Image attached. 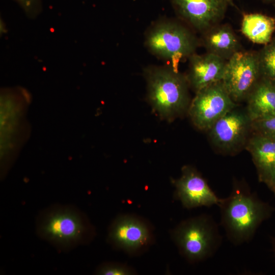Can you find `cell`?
<instances>
[{"instance_id":"obj_17","label":"cell","mask_w":275,"mask_h":275,"mask_svg":"<svg viewBox=\"0 0 275 275\" xmlns=\"http://www.w3.org/2000/svg\"><path fill=\"white\" fill-rule=\"evenodd\" d=\"M257 55L260 75L275 85V40L266 44Z\"/></svg>"},{"instance_id":"obj_8","label":"cell","mask_w":275,"mask_h":275,"mask_svg":"<svg viewBox=\"0 0 275 275\" xmlns=\"http://www.w3.org/2000/svg\"><path fill=\"white\" fill-rule=\"evenodd\" d=\"M108 240L115 248L135 253L149 246L153 236L149 225L144 220L123 215L117 217L111 225Z\"/></svg>"},{"instance_id":"obj_19","label":"cell","mask_w":275,"mask_h":275,"mask_svg":"<svg viewBox=\"0 0 275 275\" xmlns=\"http://www.w3.org/2000/svg\"><path fill=\"white\" fill-rule=\"evenodd\" d=\"M133 273V270L129 267L114 262L104 263L96 271V274L99 275H130Z\"/></svg>"},{"instance_id":"obj_13","label":"cell","mask_w":275,"mask_h":275,"mask_svg":"<svg viewBox=\"0 0 275 275\" xmlns=\"http://www.w3.org/2000/svg\"><path fill=\"white\" fill-rule=\"evenodd\" d=\"M248 149L259 181L271 190L275 184V140L255 134L250 139Z\"/></svg>"},{"instance_id":"obj_9","label":"cell","mask_w":275,"mask_h":275,"mask_svg":"<svg viewBox=\"0 0 275 275\" xmlns=\"http://www.w3.org/2000/svg\"><path fill=\"white\" fill-rule=\"evenodd\" d=\"M174 184L176 199L187 209L218 206L221 201L206 180L190 166L182 168L181 177Z\"/></svg>"},{"instance_id":"obj_20","label":"cell","mask_w":275,"mask_h":275,"mask_svg":"<svg viewBox=\"0 0 275 275\" xmlns=\"http://www.w3.org/2000/svg\"><path fill=\"white\" fill-rule=\"evenodd\" d=\"M30 18L37 17L42 10L41 0H14Z\"/></svg>"},{"instance_id":"obj_24","label":"cell","mask_w":275,"mask_h":275,"mask_svg":"<svg viewBox=\"0 0 275 275\" xmlns=\"http://www.w3.org/2000/svg\"><path fill=\"white\" fill-rule=\"evenodd\" d=\"M264 2H275V0H263Z\"/></svg>"},{"instance_id":"obj_22","label":"cell","mask_w":275,"mask_h":275,"mask_svg":"<svg viewBox=\"0 0 275 275\" xmlns=\"http://www.w3.org/2000/svg\"><path fill=\"white\" fill-rule=\"evenodd\" d=\"M271 191L274 194V195H275V184L273 186V187L272 188V189H271Z\"/></svg>"},{"instance_id":"obj_15","label":"cell","mask_w":275,"mask_h":275,"mask_svg":"<svg viewBox=\"0 0 275 275\" xmlns=\"http://www.w3.org/2000/svg\"><path fill=\"white\" fill-rule=\"evenodd\" d=\"M248 99L246 112L252 122L275 116V85L263 79Z\"/></svg>"},{"instance_id":"obj_12","label":"cell","mask_w":275,"mask_h":275,"mask_svg":"<svg viewBox=\"0 0 275 275\" xmlns=\"http://www.w3.org/2000/svg\"><path fill=\"white\" fill-rule=\"evenodd\" d=\"M189 59L186 78L196 92L222 81L227 61L208 52L202 54L194 53Z\"/></svg>"},{"instance_id":"obj_11","label":"cell","mask_w":275,"mask_h":275,"mask_svg":"<svg viewBox=\"0 0 275 275\" xmlns=\"http://www.w3.org/2000/svg\"><path fill=\"white\" fill-rule=\"evenodd\" d=\"M179 14L194 28L205 31L223 17L225 0H172Z\"/></svg>"},{"instance_id":"obj_5","label":"cell","mask_w":275,"mask_h":275,"mask_svg":"<svg viewBox=\"0 0 275 275\" xmlns=\"http://www.w3.org/2000/svg\"><path fill=\"white\" fill-rule=\"evenodd\" d=\"M198 41L191 32L174 22L158 24L149 33L146 46L153 54L169 61L178 70L180 61L195 53Z\"/></svg>"},{"instance_id":"obj_7","label":"cell","mask_w":275,"mask_h":275,"mask_svg":"<svg viewBox=\"0 0 275 275\" xmlns=\"http://www.w3.org/2000/svg\"><path fill=\"white\" fill-rule=\"evenodd\" d=\"M260 75L257 53L240 50L227 61L222 82L232 99L240 101L248 98Z\"/></svg>"},{"instance_id":"obj_2","label":"cell","mask_w":275,"mask_h":275,"mask_svg":"<svg viewBox=\"0 0 275 275\" xmlns=\"http://www.w3.org/2000/svg\"><path fill=\"white\" fill-rule=\"evenodd\" d=\"M36 231L40 238L62 251L87 244L94 233L87 217L78 208L60 204L50 206L39 213Z\"/></svg>"},{"instance_id":"obj_6","label":"cell","mask_w":275,"mask_h":275,"mask_svg":"<svg viewBox=\"0 0 275 275\" xmlns=\"http://www.w3.org/2000/svg\"><path fill=\"white\" fill-rule=\"evenodd\" d=\"M235 102L221 81L196 92L189 114L198 128L209 130L219 119L236 107Z\"/></svg>"},{"instance_id":"obj_1","label":"cell","mask_w":275,"mask_h":275,"mask_svg":"<svg viewBox=\"0 0 275 275\" xmlns=\"http://www.w3.org/2000/svg\"><path fill=\"white\" fill-rule=\"evenodd\" d=\"M218 206L221 225L228 240L236 246L251 241L260 226L274 211L245 182L236 180L230 195L221 198Z\"/></svg>"},{"instance_id":"obj_14","label":"cell","mask_w":275,"mask_h":275,"mask_svg":"<svg viewBox=\"0 0 275 275\" xmlns=\"http://www.w3.org/2000/svg\"><path fill=\"white\" fill-rule=\"evenodd\" d=\"M203 43L207 52L226 61L240 50V44L232 28L227 24H215L205 31Z\"/></svg>"},{"instance_id":"obj_23","label":"cell","mask_w":275,"mask_h":275,"mask_svg":"<svg viewBox=\"0 0 275 275\" xmlns=\"http://www.w3.org/2000/svg\"><path fill=\"white\" fill-rule=\"evenodd\" d=\"M225 1H226L229 4L231 5L232 4L233 0H225Z\"/></svg>"},{"instance_id":"obj_16","label":"cell","mask_w":275,"mask_h":275,"mask_svg":"<svg viewBox=\"0 0 275 275\" xmlns=\"http://www.w3.org/2000/svg\"><path fill=\"white\" fill-rule=\"evenodd\" d=\"M274 31L275 19L272 17L257 13L243 15L241 31L253 43L268 44Z\"/></svg>"},{"instance_id":"obj_21","label":"cell","mask_w":275,"mask_h":275,"mask_svg":"<svg viewBox=\"0 0 275 275\" xmlns=\"http://www.w3.org/2000/svg\"><path fill=\"white\" fill-rule=\"evenodd\" d=\"M272 249L275 258V237L272 239Z\"/></svg>"},{"instance_id":"obj_18","label":"cell","mask_w":275,"mask_h":275,"mask_svg":"<svg viewBox=\"0 0 275 275\" xmlns=\"http://www.w3.org/2000/svg\"><path fill=\"white\" fill-rule=\"evenodd\" d=\"M256 134L275 140V116L252 122Z\"/></svg>"},{"instance_id":"obj_10","label":"cell","mask_w":275,"mask_h":275,"mask_svg":"<svg viewBox=\"0 0 275 275\" xmlns=\"http://www.w3.org/2000/svg\"><path fill=\"white\" fill-rule=\"evenodd\" d=\"M252 121L247 112L234 108L219 119L209 130L212 143L230 152L244 142Z\"/></svg>"},{"instance_id":"obj_4","label":"cell","mask_w":275,"mask_h":275,"mask_svg":"<svg viewBox=\"0 0 275 275\" xmlns=\"http://www.w3.org/2000/svg\"><path fill=\"white\" fill-rule=\"evenodd\" d=\"M148 96L153 108L170 119L181 113L188 102L187 78L171 67H160L147 74Z\"/></svg>"},{"instance_id":"obj_3","label":"cell","mask_w":275,"mask_h":275,"mask_svg":"<svg viewBox=\"0 0 275 275\" xmlns=\"http://www.w3.org/2000/svg\"><path fill=\"white\" fill-rule=\"evenodd\" d=\"M172 236L180 254L190 263L212 257L222 243L218 224L205 213L181 222L173 229Z\"/></svg>"}]
</instances>
